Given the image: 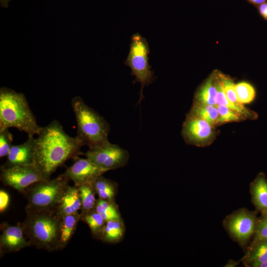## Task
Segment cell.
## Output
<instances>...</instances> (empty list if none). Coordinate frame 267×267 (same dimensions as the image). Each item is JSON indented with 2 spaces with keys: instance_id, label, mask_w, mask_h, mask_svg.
Masks as SVG:
<instances>
[{
  "instance_id": "6da1fadb",
  "label": "cell",
  "mask_w": 267,
  "mask_h": 267,
  "mask_svg": "<svg viewBox=\"0 0 267 267\" xmlns=\"http://www.w3.org/2000/svg\"><path fill=\"white\" fill-rule=\"evenodd\" d=\"M35 139L34 164L45 179H50L56 169L69 159L83 154L84 145L76 136L67 134L62 125L54 120L42 127Z\"/></svg>"
},
{
  "instance_id": "7a4b0ae2",
  "label": "cell",
  "mask_w": 267,
  "mask_h": 267,
  "mask_svg": "<svg viewBox=\"0 0 267 267\" xmlns=\"http://www.w3.org/2000/svg\"><path fill=\"white\" fill-rule=\"evenodd\" d=\"M15 128L28 136L38 134L42 127L37 123L25 96L6 88H0V131Z\"/></svg>"
},
{
  "instance_id": "3957f363",
  "label": "cell",
  "mask_w": 267,
  "mask_h": 267,
  "mask_svg": "<svg viewBox=\"0 0 267 267\" xmlns=\"http://www.w3.org/2000/svg\"><path fill=\"white\" fill-rule=\"evenodd\" d=\"M61 219L56 211L29 212L21 225L31 246L51 252L58 251Z\"/></svg>"
},
{
  "instance_id": "277c9868",
  "label": "cell",
  "mask_w": 267,
  "mask_h": 267,
  "mask_svg": "<svg viewBox=\"0 0 267 267\" xmlns=\"http://www.w3.org/2000/svg\"><path fill=\"white\" fill-rule=\"evenodd\" d=\"M71 105L77 124L76 136L84 145L92 148L109 141L110 126L103 117L80 96L72 99Z\"/></svg>"
},
{
  "instance_id": "5b68a950",
  "label": "cell",
  "mask_w": 267,
  "mask_h": 267,
  "mask_svg": "<svg viewBox=\"0 0 267 267\" xmlns=\"http://www.w3.org/2000/svg\"><path fill=\"white\" fill-rule=\"evenodd\" d=\"M69 179L62 175L32 184L24 194L27 200L26 213L56 211L69 186Z\"/></svg>"
},
{
  "instance_id": "8992f818",
  "label": "cell",
  "mask_w": 267,
  "mask_h": 267,
  "mask_svg": "<svg viewBox=\"0 0 267 267\" xmlns=\"http://www.w3.org/2000/svg\"><path fill=\"white\" fill-rule=\"evenodd\" d=\"M150 48L146 39L136 33L132 35L130 44V51L125 64L132 71L131 75L135 76L134 82L140 84V97L138 103L144 98L143 89L144 87L154 81L156 77L149 64L148 55Z\"/></svg>"
},
{
  "instance_id": "52a82bcc",
  "label": "cell",
  "mask_w": 267,
  "mask_h": 267,
  "mask_svg": "<svg viewBox=\"0 0 267 267\" xmlns=\"http://www.w3.org/2000/svg\"><path fill=\"white\" fill-rule=\"evenodd\" d=\"M246 208L239 209L227 216L223 225L230 237L243 249L248 247L255 233L258 221L257 213Z\"/></svg>"
},
{
  "instance_id": "ba28073f",
  "label": "cell",
  "mask_w": 267,
  "mask_h": 267,
  "mask_svg": "<svg viewBox=\"0 0 267 267\" xmlns=\"http://www.w3.org/2000/svg\"><path fill=\"white\" fill-rule=\"evenodd\" d=\"M83 154L106 172L125 166L130 158L127 150L109 141L89 148Z\"/></svg>"
},
{
  "instance_id": "9c48e42d",
  "label": "cell",
  "mask_w": 267,
  "mask_h": 267,
  "mask_svg": "<svg viewBox=\"0 0 267 267\" xmlns=\"http://www.w3.org/2000/svg\"><path fill=\"white\" fill-rule=\"evenodd\" d=\"M0 178L5 185L23 193L32 184L45 180L34 164L0 168Z\"/></svg>"
},
{
  "instance_id": "30bf717a",
  "label": "cell",
  "mask_w": 267,
  "mask_h": 267,
  "mask_svg": "<svg viewBox=\"0 0 267 267\" xmlns=\"http://www.w3.org/2000/svg\"><path fill=\"white\" fill-rule=\"evenodd\" d=\"M105 172V171L88 158H78L62 175L72 180L75 185L79 186L87 183H92Z\"/></svg>"
},
{
  "instance_id": "8fae6325",
  "label": "cell",
  "mask_w": 267,
  "mask_h": 267,
  "mask_svg": "<svg viewBox=\"0 0 267 267\" xmlns=\"http://www.w3.org/2000/svg\"><path fill=\"white\" fill-rule=\"evenodd\" d=\"M1 233L0 236V255L1 257L8 253L18 251L31 246L24 236L21 225H10L7 222L0 225Z\"/></svg>"
},
{
  "instance_id": "7c38bea8",
  "label": "cell",
  "mask_w": 267,
  "mask_h": 267,
  "mask_svg": "<svg viewBox=\"0 0 267 267\" xmlns=\"http://www.w3.org/2000/svg\"><path fill=\"white\" fill-rule=\"evenodd\" d=\"M213 130V126L208 122L188 114L183 126L182 134L188 143L198 144L211 137Z\"/></svg>"
},
{
  "instance_id": "4fadbf2b",
  "label": "cell",
  "mask_w": 267,
  "mask_h": 267,
  "mask_svg": "<svg viewBox=\"0 0 267 267\" xmlns=\"http://www.w3.org/2000/svg\"><path fill=\"white\" fill-rule=\"evenodd\" d=\"M35 139L34 136H28L24 143L12 145L6 162L0 168L7 169L16 166L34 164Z\"/></svg>"
},
{
  "instance_id": "5bb4252c",
  "label": "cell",
  "mask_w": 267,
  "mask_h": 267,
  "mask_svg": "<svg viewBox=\"0 0 267 267\" xmlns=\"http://www.w3.org/2000/svg\"><path fill=\"white\" fill-rule=\"evenodd\" d=\"M251 201L258 212L267 213V180L265 174L259 173L250 185Z\"/></svg>"
},
{
  "instance_id": "9a60e30c",
  "label": "cell",
  "mask_w": 267,
  "mask_h": 267,
  "mask_svg": "<svg viewBox=\"0 0 267 267\" xmlns=\"http://www.w3.org/2000/svg\"><path fill=\"white\" fill-rule=\"evenodd\" d=\"M81 206L78 187L75 185H69L56 212L59 217L62 219L66 216L79 213V211L81 209Z\"/></svg>"
},
{
  "instance_id": "2e32d148",
  "label": "cell",
  "mask_w": 267,
  "mask_h": 267,
  "mask_svg": "<svg viewBox=\"0 0 267 267\" xmlns=\"http://www.w3.org/2000/svg\"><path fill=\"white\" fill-rule=\"evenodd\" d=\"M241 261L247 267H258L260 264L267 262V240L250 244Z\"/></svg>"
},
{
  "instance_id": "e0dca14e",
  "label": "cell",
  "mask_w": 267,
  "mask_h": 267,
  "mask_svg": "<svg viewBox=\"0 0 267 267\" xmlns=\"http://www.w3.org/2000/svg\"><path fill=\"white\" fill-rule=\"evenodd\" d=\"M80 221L81 215L79 213L66 216L61 219L58 251L64 249L68 244Z\"/></svg>"
},
{
  "instance_id": "ac0fdd59",
  "label": "cell",
  "mask_w": 267,
  "mask_h": 267,
  "mask_svg": "<svg viewBox=\"0 0 267 267\" xmlns=\"http://www.w3.org/2000/svg\"><path fill=\"white\" fill-rule=\"evenodd\" d=\"M125 230L122 218L106 221L100 240L109 244L118 243L123 239Z\"/></svg>"
},
{
  "instance_id": "d6986e66",
  "label": "cell",
  "mask_w": 267,
  "mask_h": 267,
  "mask_svg": "<svg viewBox=\"0 0 267 267\" xmlns=\"http://www.w3.org/2000/svg\"><path fill=\"white\" fill-rule=\"evenodd\" d=\"M92 185L98 198L116 202L118 190V184L116 182L101 175L92 183Z\"/></svg>"
},
{
  "instance_id": "ffe728a7",
  "label": "cell",
  "mask_w": 267,
  "mask_h": 267,
  "mask_svg": "<svg viewBox=\"0 0 267 267\" xmlns=\"http://www.w3.org/2000/svg\"><path fill=\"white\" fill-rule=\"evenodd\" d=\"M215 76L217 88L216 106L219 105H224L238 112L244 118L251 119H257L258 117L257 113L246 108L242 104L239 105L234 104L228 99L223 90L222 83L217 73L215 74Z\"/></svg>"
},
{
  "instance_id": "44dd1931",
  "label": "cell",
  "mask_w": 267,
  "mask_h": 267,
  "mask_svg": "<svg viewBox=\"0 0 267 267\" xmlns=\"http://www.w3.org/2000/svg\"><path fill=\"white\" fill-rule=\"evenodd\" d=\"M216 80L215 74H213L197 90L194 103L216 106Z\"/></svg>"
},
{
  "instance_id": "7402d4cb",
  "label": "cell",
  "mask_w": 267,
  "mask_h": 267,
  "mask_svg": "<svg viewBox=\"0 0 267 267\" xmlns=\"http://www.w3.org/2000/svg\"><path fill=\"white\" fill-rule=\"evenodd\" d=\"M80 196L81 200V221L89 212L95 210L97 199L92 183H87L79 186Z\"/></svg>"
},
{
  "instance_id": "603a6c76",
  "label": "cell",
  "mask_w": 267,
  "mask_h": 267,
  "mask_svg": "<svg viewBox=\"0 0 267 267\" xmlns=\"http://www.w3.org/2000/svg\"><path fill=\"white\" fill-rule=\"evenodd\" d=\"M189 115L205 120L212 126L219 123V112L215 105L194 103Z\"/></svg>"
},
{
  "instance_id": "cb8c5ba5",
  "label": "cell",
  "mask_w": 267,
  "mask_h": 267,
  "mask_svg": "<svg viewBox=\"0 0 267 267\" xmlns=\"http://www.w3.org/2000/svg\"><path fill=\"white\" fill-rule=\"evenodd\" d=\"M95 210L106 221L122 219L119 207L116 202H111L98 198L96 201Z\"/></svg>"
},
{
  "instance_id": "d4e9b609",
  "label": "cell",
  "mask_w": 267,
  "mask_h": 267,
  "mask_svg": "<svg viewBox=\"0 0 267 267\" xmlns=\"http://www.w3.org/2000/svg\"><path fill=\"white\" fill-rule=\"evenodd\" d=\"M89 226L92 237L100 240L106 221L95 210L88 213L82 219Z\"/></svg>"
},
{
  "instance_id": "484cf974",
  "label": "cell",
  "mask_w": 267,
  "mask_h": 267,
  "mask_svg": "<svg viewBox=\"0 0 267 267\" xmlns=\"http://www.w3.org/2000/svg\"><path fill=\"white\" fill-rule=\"evenodd\" d=\"M235 90L239 103L242 104L251 102L255 97L254 87L247 82H240L235 85Z\"/></svg>"
},
{
  "instance_id": "4316f807",
  "label": "cell",
  "mask_w": 267,
  "mask_h": 267,
  "mask_svg": "<svg viewBox=\"0 0 267 267\" xmlns=\"http://www.w3.org/2000/svg\"><path fill=\"white\" fill-rule=\"evenodd\" d=\"M217 74L222 83L223 90L228 99L234 104H241L237 100L235 90V85L232 80L229 77L226 76L222 73Z\"/></svg>"
},
{
  "instance_id": "83f0119b",
  "label": "cell",
  "mask_w": 267,
  "mask_h": 267,
  "mask_svg": "<svg viewBox=\"0 0 267 267\" xmlns=\"http://www.w3.org/2000/svg\"><path fill=\"white\" fill-rule=\"evenodd\" d=\"M219 115V123L237 122L244 118L241 114L228 107L219 105L217 106Z\"/></svg>"
},
{
  "instance_id": "f1b7e54d",
  "label": "cell",
  "mask_w": 267,
  "mask_h": 267,
  "mask_svg": "<svg viewBox=\"0 0 267 267\" xmlns=\"http://www.w3.org/2000/svg\"><path fill=\"white\" fill-rule=\"evenodd\" d=\"M267 240V213L258 217L254 235L250 244Z\"/></svg>"
},
{
  "instance_id": "f546056e",
  "label": "cell",
  "mask_w": 267,
  "mask_h": 267,
  "mask_svg": "<svg viewBox=\"0 0 267 267\" xmlns=\"http://www.w3.org/2000/svg\"><path fill=\"white\" fill-rule=\"evenodd\" d=\"M13 136L8 129L0 131V157L7 156L11 147Z\"/></svg>"
},
{
  "instance_id": "4dcf8cb0",
  "label": "cell",
  "mask_w": 267,
  "mask_h": 267,
  "mask_svg": "<svg viewBox=\"0 0 267 267\" xmlns=\"http://www.w3.org/2000/svg\"><path fill=\"white\" fill-rule=\"evenodd\" d=\"M10 198L8 194L3 190H0V213L5 211L9 204Z\"/></svg>"
},
{
  "instance_id": "1f68e13d",
  "label": "cell",
  "mask_w": 267,
  "mask_h": 267,
  "mask_svg": "<svg viewBox=\"0 0 267 267\" xmlns=\"http://www.w3.org/2000/svg\"><path fill=\"white\" fill-rule=\"evenodd\" d=\"M257 8L262 16L267 20V2L258 5Z\"/></svg>"
},
{
  "instance_id": "d6a6232c",
  "label": "cell",
  "mask_w": 267,
  "mask_h": 267,
  "mask_svg": "<svg viewBox=\"0 0 267 267\" xmlns=\"http://www.w3.org/2000/svg\"><path fill=\"white\" fill-rule=\"evenodd\" d=\"M252 4L258 6V5L267 2V0H246Z\"/></svg>"
},
{
  "instance_id": "836d02e7",
  "label": "cell",
  "mask_w": 267,
  "mask_h": 267,
  "mask_svg": "<svg viewBox=\"0 0 267 267\" xmlns=\"http://www.w3.org/2000/svg\"><path fill=\"white\" fill-rule=\"evenodd\" d=\"M240 261L236 262L233 260H229L227 262V263L226 264V265L224 267H234L236 266H237Z\"/></svg>"
},
{
  "instance_id": "e575fe53",
  "label": "cell",
  "mask_w": 267,
  "mask_h": 267,
  "mask_svg": "<svg viewBox=\"0 0 267 267\" xmlns=\"http://www.w3.org/2000/svg\"><path fill=\"white\" fill-rule=\"evenodd\" d=\"M11 0H0L1 6L5 8L8 7V3Z\"/></svg>"
},
{
  "instance_id": "d590c367",
  "label": "cell",
  "mask_w": 267,
  "mask_h": 267,
  "mask_svg": "<svg viewBox=\"0 0 267 267\" xmlns=\"http://www.w3.org/2000/svg\"><path fill=\"white\" fill-rule=\"evenodd\" d=\"M258 267H267V261L260 264Z\"/></svg>"
}]
</instances>
